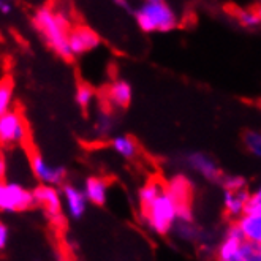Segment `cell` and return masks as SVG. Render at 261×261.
I'll return each mask as SVG.
<instances>
[{
	"instance_id": "cell-1",
	"label": "cell",
	"mask_w": 261,
	"mask_h": 261,
	"mask_svg": "<svg viewBox=\"0 0 261 261\" xmlns=\"http://www.w3.org/2000/svg\"><path fill=\"white\" fill-rule=\"evenodd\" d=\"M32 22L44 43L65 60H71L73 56L68 48V21L65 14L57 13L49 7H41L35 11Z\"/></svg>"
},
{
	"instance_id": "cell-2",
	"label": "cell",
	"mask_w": 261,
	"mask_h": 261,
	"mask_svg": "<svg viewBox=\"0 0 261 261\" xmlns=\"http://www.w3.org/2000/svg\"><path fill=\"white\" fill-rule=\"evenodd\" d=\"M135 21L144 34H165L171 32L179 25L177 13L168 5L165 0L144 2L133 11Z\"/></svg>"
},
{
	"instance_id": "cell-3",
	"label": "cell",
	"mask_w": 261,
	"mask_h": 261,
	"mask_svg": "<svg viewBox=\"0 0 261 261\" xmlns=\"http://www.w3.org/2000/svg\"><path fill=\"white\" fill-rule=\"evenodd\" d=\"M177 199L166 187L153 201L141 211L143 220L149 231L157 236H166L171 233L177 222Z\"/></svg>"
},
{
	"instance_id": "cell-4",
	"label": "cell",
	"mask_w": 261,
	"mask_h": 261,
	"mask_svg": "<svg viewBox=\"0 0 261 261\" xmlns=\"http://www.w3.org/2000/svg\"><path fill=\"white\" fill-rule=\"evenodd\" d=\"M35 207L32 190H29L19 182L0 179V212L18 214Z\"/></svg>"
},
{
	"instance_id": "cell-5",
	"label": "cell",
	"mask_w": 261,
	"mask_h": 261,
	"mask_svg": "<svg viewBox=\"0 0 261 261\" xmlns=\"http://www.w3.org/2000/svg\"><path fill=\"white\" fill-rule=\"evenodd\" d=\"M32 193L35 207H40L44 216L56 226H62L65 222V211L60 190L54 186H48V184H40L32 190Z\"/></svg>"
},
{
	"instance_id": "cell-6",
	"label": "cell",
	"mask_w": 261,
	"mask_h": 261,
	"mask_svg": "<svg viewBox=\"0 0 261 261\" xmlns=\"http://www.w3.org/2000/svg\"><path fill=\"white\" fill-rule=\"evenodd\" d=\"M27 140V125L19 111L10 110L0 114V146L11 147L24 144Z\"/></svg>"
},
{
	"instance_id": "cell-7",
	"label": "cell",
	"mask_w": 261,
	"mask_h": 261,
	"mask_svg": "<svg viewBox=\"0 0 261 261\" xmlns=\"http://www.w3.org/2000/svg\"><path fill=\"white\" fill-rule=\"evenodd\" d=\"M30 168H32V173L40 184H48V186L60 187L67 180L65 166L54 165L37 152L32 153V157H30Z\"/></svg>"
},
{
	"instance_id": "cell-8",
	"label": "cell",
	"mask_w": 261,
	"mask_h": 261,
	"mask_svg": "<svg viewBox=\"0 0 261 261\" xmlns=\"http://www.w3.org/2000/svg\"><path fill=\"white\" fill-rule=\"evenodd\" d=\"M60 195H62L64 211L71 220H81L89 207V199L84 190L71 182H64L60 186Z\"/></svg>"
},
{
	"instance_id": "cell-9",
	"label": "cell",
	"mask_w": 261,
	"mask_h": 261,
	"mask_svg": "<svg viewBox=\"0 0 261 261\" xmlns=\"http://www.w3.org/2000/svg\"><path fill=\"white\" fill-rule=\"evenodd\" d=\"M184 163L187 165L190 171H193L198 176H201L203 179H206L209 182L219 184L223 176L217 162L204 152H198V150L189 152L187 155L184 157Z\"/></svg>"
},
{
	"instance_id": "cell-10",
	"label": "cell",
	"mask_w": 261,
	"mask_h": 261,
	"mask_svg": "<svg viewBox=\"0 0 261 261\" xmlns=\"http://www.w3.org/2000/svg\"><path fill=\"white\" fill-rule=\"evenodd\" d=\"M100 43V37L86 25H76L73 29H68V48L73 59L95 51Z\"/></svg>"
},
{
	"instance_id": "cell-11",
	"label": "cell",
	"mask_w": 261,
	"mask_h": 261,
	"mask_svg": "<svg viewBox=\"0 0 261 261\" xmlns=\"http://www.w3.org/2000/svg\"><path fill=\"white\" fill-rule=\"evenodd\" d=\"M249 196H250L249 189H241V190L223 189L222 204H223V211L226 214V217L236 222L245 212V204H247Z\"/></svg>"
},
{
	"instance_id": "cell-12",
	"label": "cell",
	"mask_w": 261,
	"mask_h": 261,
	"mask_svg": "<svg viewBox=\"0 0 261 261\" xmlns=\"http://www.w3.org/2000/svg\"><path fill=\"white\" fill-rule=\"evenodd\" d=\"M89 203L94 206H105L110 195V182L100 176H89L83 187Z\"/></svg>"
},
{
	"instance_id": "cell-13",
	"label": "cell",
	"mask_w": 261,
	"mask_h": 261,
	"mask_svg": "<svg viewBox=\"0 0 261 261\" xmlns=\"http://www.w3.org/2000/svg\"><path fill=\"white\" fill-rule=\"evenodd\" d=\"M106 98L114 110H125L132 103L133 89L125 80H114L106 90Z\"/></svg>"
},
{
	"instance_id": "cell-14",
	"label": "cell",
	"mask_w": 261,
	"mask_h": 261,
	"mask_svg": "<svg viewBox=\"0 0 261 261\" xmlns=\"http://www.w3.org/2000/svg\"><path fill=\"white\" fill-rule=\"evenodd\" d=\"M110 147L119 157L125 160H135L140 155V146L128 135H116L110 140Z\"/></svg>"
},
{
	"instance_id": "cell-15",
	"label": "cell",
	"mask_w": 261,
	"mask_h": 261,
	"mask_svg": "<svg viewBox=\"0 0 261 261\" xmlns=\"http://www.w3.org/2000/svg\"><path fill=\"white\" fill-rule=\"evenodd\" d=\"M229 261H261V244L244 238L236 245Z\"/></svg>"
},
{
	"instance_id": "cell-16",
	"label": "cell",
	"mask_w": 261,
	"mask_h": 261,
	"mask_svg": "<svg viewBox=\"0 0 261 261\" xmlns=\"http://www.w3.org/2000/svg\"><path fill=\"white\" fill-rule=\"evenodd\" d=\"M236 223L245 238L261 244V214H242Z\"/></svg>"
},
{
	"instance_id": "cell-17",
	"label": "cell",
	"mask_w": 261,
	"mask_h": 261,
	"mask_svg": "<svg viewBox=\"0 0 261 261\" xmlns=\"http://www.w3.org/2000/svg\"><path fill=\"white\" fill-rule=\"evenodd\" d=\"M165 189V186L160 180H149L146 182L144 186L138 190V203H140V209H146L153 199H155L160 192Z\"/></svg>"
},
{
	"instance_id": "cell-18",
	"label": "cell",
	"mask_w": 261,
	"mask_h": 261,
	"mask_svg": "<svg viewBox=\"0 0 261 261\" xmlns=\"http://www.w3.org/2000/svg\"><path fill=\"white\" fill-rule=\"evenodd\" d=\"M171 233L184 242H196L199 241V228L193 220H177L171 229Z\"/></svg>"
},
{
	"instance_id": "cell-19",
	"label": "cell",
	"mask_w": 261,
	"mask_h": 261,
	"mask_svg": "<svg viewBox=\"0 0 261 261\" xmlns=\"http://www.w3.org/2000/svg\"><path fill=\"white\" fill-rule=\"evenodd\" d=\"M244 146L252 157L261 159V132L247 130L244 133Z\"/></svg>"
},
{
	"instance_id": "cell-20",
	"label": "cell",
	"mask_w": 261,
	"mask_h": 261,
	"mask_svg": "<svg viewBox=\"0 0 261 261\" xmlns=\"http://www.w3.org/2000/svg\"><path fill=\"white\" fill-rule=\"evenodd\" d=\"M94 98H95V92L90 86L87 84H80L76 87V92H74V101L76 105L80 106L81 110H89V106L94 103Z\"/></svg>"
},
{
	"instance_id": "cell-21",
	"label": "cell",
	"mask_w": 261,
	"mask_h": 261,
	"mask_svg": "<svg viewBox=\"0 0 261 261\" xmlns=\"http://www.w3.org/2000/svg\"><path fill=\"white\" fill-rule=\"evenodd\" d=\"M13 108V84L10 80L0 81V114Z\"/></svg>"
},
{
	"instance_id": "cell-22",
	"label": "cell",
	"mask_w": 261,
	"mask_h": 261,
	"mask_svg": "<svg viewBox=\"0 0 261 261\" xmlns=\"http://www.w3.org/2000/svg\"><path fill=\"white\" fill-rule=\"evenodd\" d=\"M236 19L245 29H256V27L261 25V19L258 18L256 11L255 10H249V8L238 10L236 11Z\"/></svg>"
},
{
	"instance_id": "cell-23",
	"label": "cell",
	"mask_w": 261,
	"mask_h": 261,
	"mask_svg": "<svg viewBox=\"0 0 261 261\" xmlns=\"http://www.w3.org/2000/svg\"><path fill=\"white\" fill-rule=\"evenodd\" d=\"M94 130H95L98 138L108 136L114 130V117L111 114H106V113L98 114L95 124H94Z\"/></svg>"
},
{
	"instance_id": "cell-24",
	"label": "cell",
	"mask_w": 261,
	"mask_h": 261,
	"mask_svg": "<svg viewBox=\"0 0 261 261\" xmlns=\"http://www.w3.org/2000/svg\"><path fill=\"white\" fill-rule=\"evenodd\" d=\"M220 186L226 190H241V189H247V180L242 176H222L220 179Z\"/></svg>"
},
{
	"instance_id": "cell-25",
	"label": "cell",
	"mask_w": 261,
	"mask_h": 261,
	"mask_svg": "<svg viewBox=\"0 0 261 261\" xmlns=\"http://www.w3.org/2000/svg\"><path fill=\"white\" fill-rule=\"evenodd\" d=\"M244 214H261V184L255 192H250Z\"/></svg>"
},
{
	"instance_id": "cell-26",
	"label": "cell",
	"mask_w": 261,
	"mask_h": 261,
	"mask_svg": "<svg viewBox=\"0 0 261 261\" xmlns=\"http://www.w3.org/2000/svg\"><path fill=\"white\" fill-rule=\"evenodd\" d=\"M10 244V228L0 220V253H4Z\"/></svg>"
},
{
	"instance_id": "cell-27",
	"label": "cell",
	"mask_w": 261,
	"mask_h": 261,
	"mask_svg": "<svg viewBox=\"0 0 261 261\" xmlns=\"http://www.w3.org/2000/svg\"><path fill=\"white\" fill-rule=\"evenodd\" d=\"M11 13H13V4L0 0V14H4V16H8V14H11Z\"/></svg>"
},
{
	"instance_id": "cell-28",
	"label": "cell",
	"mask_w": 261,
	"mask_h": 261,
	"mask_svg": "<svg viewBox=\"0 0 261 261\" xmlns=\"http://www.w3.org/2000/svg\"><path fill=\"white\" fill-rule=\"evenodd\" d=\"M7 171H8V162L4 155H0V179L7 177Z\"/></svg>"
},
{
	"instance_id": "cell-29",
	"label": "cell",
	"mask_w": 261,
	"mask_h": 261,
	"mask_svg": "<svg viewBox=\"0 0 261 261\" xmlns=\"http://www.w3.org/2000/svg\"><path fill=\"white\" fill-rule=\"evenodd\" d=\"M113 2L117 5V7H120V8H124V10H132L130 8V4H128V0H113Z\"/></svg>"
},
{
	"instance_id": "cell-30",
	"label": "cell",
	"mask_w": 261,
	"mask_h": 261,
	"mask_svg": "<svg viewBox=\"0 0 261 261\" xmlns=\"http://www.w3.org/2000/svg\"><path fill=\"white\" fill-rule=\"evenodd\" d=\"M255 11H256V14H258V18L261 19V4H259V5H258L256 8H255Z\"/></svg>"
},
{
	"instance_id": "cell-31",
	"label": "cell",
	"mask_w": 261,
	"mask_h": 261,
	"mask_svg": "<svg viewBox=\"0 0 261 261\" xmlns=\"http://www.w3.org/2000/svg\"><path fill=\"white\" fill-rule=\"evenodd\" d=\"M4 2H10V4H13V0H4Z\"/></svg>"
}]
</instances>
